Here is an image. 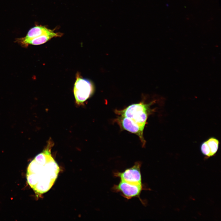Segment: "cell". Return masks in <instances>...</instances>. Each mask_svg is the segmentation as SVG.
Here are the masks:
<instances>
[{"instance_id":"obj_1","label":"cell","mask_w":221,"mask_h":221,"mask_svg":"<svg viewBox=\"0 0 221 221\" xmlns=\"http://www.w3.org/2000/svg\"><path fill=\"white\" fill-rule=\"evenodd\" d=\"M53 145L49 141L45 149L35 157L27 168L28 183L38 195L45 193L51 188L60 172L59 167L51 154Z\"/></svg>"},{"instance_id":"obj_2","label":"cell","mask_w":221,"mask_h":221,"mask_svg":"<svg viewBox=\"0 0 221 221\" xmlns=\"http://www.w3.org/2000/svg\"><path fill=\"white\" fill-rule=\"evenodd\" d=\"M153 103L152 102L146 103L142 102L130 105L121 110H115V113L119 116L127 117L144 128L149 115L152 111L150 106Z\"/></svg>"},{"instance_id":"obj_3","label":"cell","mask_w":221,"mask_h":221,"mask_svg":"<svg viewBox=\"0 0 221 221\" xmlns=\"http://www.w3.org/2000/svg\"><path fill=\"white\" fill-rule=\"evenodd\" d=\"M94 89L93 84L90 81L81 77L79 75L77 76L73 90L77 104H83L92 95Z\"/></svg>"},{"instance_id":"obj_4","label":"cell","mask_w":221,"mask_h":221,"mask_svg":"<svg viewBox=\"0 0 221 221\" xmlns=\"http://www.w3.org/2000/svg\"><path fill=\"white\" fill-rule=\"evenodd\" d=\"M145 189L143 184H133L121 180L118 184H114L111 188L113 192L119 193L127 200L138 198L143 204V201L140 198V195L142 191Z\"/></svg>"},{"instance_id":"obj_5","label":"cell","mask_w":221,"mask_h":221,"mask_svg":"<svg viewBox=\"0 0 221 221\" xmlns=\"http://www.w3.org/2000/svg\"><path fill=\"white\" fill-rule=\"evenodd\" d=\"M142 163L136 162L132 167L126 169L122 172L116 171L114 173V176L118 177L121 180L128 183L136 184H143L141 172Z\"/></svg>"},{"instance_id":"obj_6","label":"cell","mask_w":221,"mask_h":221,"mask_svg":"<svg viewBox=\"0 0 221 221\" xmlns=\"http://www.w3.org/2000/svg\"><path fill=\"white\" fill-rule=\"evenodd\" d=\"M115 120L117 123L122 130H126L138 136L143 146L145 145V141L143 136L144 128L125 117L119 116Z\"/></svg>"},{"instance_id":"obj_7","label":"cell","mask_w":221,"mask_h":221,"mask_svg":"<svg viewBox=\"0 0 221 221\" xmlns=\"http://www.w3.org/2000/svg\"><path fill=\"white\" fill-rule=\"evenodd\" d=\"M54 30L49 29L42 25H37L30 29L26 35L24 37L17 38L16 42L23 47L28 41L41 35L55 33Z\"/></svg>"},{"instance_id":"obj_8","label":"cell","mask_w":221,"mask_h":221,"mask_svg":"<svg viewBox=\"0 0 221 221\" xmlns=\"http://www.w3.org/2000/svg\"><path fill=\"white\" fill-rule=\"evenodd\" d=\"M206 141L212 156L216 153L218 149L219 141L214 138H210Z\"/></svg>"},{"instance_id":"obj_9","label":"cell","mask_w":221,"mask_h":221,"mask_svg":"<svg viewBox=\"0 0 221 221\" xmlns=\"http://www.w3.org/2000/svg\"><path fill=\"white\" fill-rule=\"evenodd\" d=\"M201 150L202 153L207 157H211L210 150L206 141L204 142L202 144Z\"/></svg>"}]
</instances>
